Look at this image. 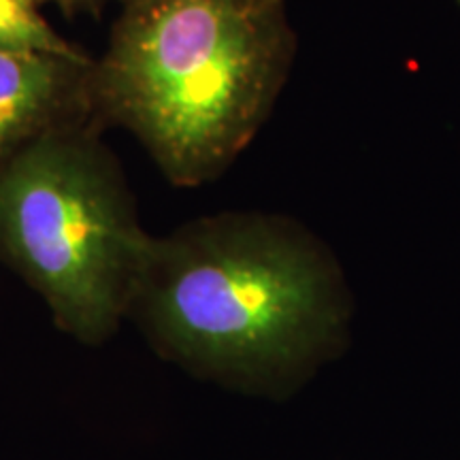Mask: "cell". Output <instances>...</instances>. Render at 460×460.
<instances>
[{"label":"cell","instance_id":"1","mask_svg":"<svg viewBox=\"0 0 460 460\" xmlns=\"http://www.w3.org/2000/svg\"><path fill=\"white\" fill-rule=\"evenodd\" d=\"M92 62L99 126L141 143L172 186L222 175L254 141L296 54L286 0H122Z\"/></svg>","mask_w":460,"mask_h":460},{"label":"cell","instance_id":"3","mask_svg":"<svg viewBox=\"0 0 460 460\" xmlns=\"http://www.w3.org/2000/svg\"><path fill=\"white\" fill-rule=\"evenodd\" d=\"M99 132L96 122L66 126L0 164V262L85 345L118 332L152 243Z\"/></svg>","mask_w":460,"mask_h":460},{"label":"cell","instance_id":"5","mask_svg":"<svg viewBox=\"0 0 460 460\" xmlns=\"http://www.w3.org/2000/svg\"><path fill=\"white\" fill-rule=\"evenodd\" d=\"M0 48L45 51L66 58H90L45 20L37 0H0Z\"/></svg>","mask_w":460,"mask_h":460},{"label":"cell","instance_id":"2","mask_svg":"<svg viewBox=\"0 0 460 460\" xmlns=\"http://www.w3.org/2000/svg\"><path fill=\"white\" fill-rule=\"evenodd\" d=\"M335 307V275L301 230L222 214L152 237L126 318L169 360L261 379L312 352Z\"/></svg>","mask_w":460,"mask_h":460},{"label":"cell","instance_id":"8","mask_svg":"<svg viewBox=\"0 0 460 460\" xmlns=\"http://www.w3.org/2000/svg\"><path fill=\"white\" fill-rule=\"evenodd\" d=\"M458 3H460V0H458Z\"/></svg>","mask_w":460,"mask_h":460},{"label":"cell","instance_id":"4","mask_svg":"<svg viewBox=\"0 0 460 460\" xmlns=\"http://www.w3.org/2000/svg\"><path fill=\"white\" fill-rule=\"evenodd\" d=\"M92 62L0 48V164L48 132L94 122Z\"/></svg>","mask_w":460,"mask_h":460},{"label":"cell","instance_id":"7","mask_svg":"<svg viewBox=\"0 0 460 460\" xmlns=\"http://www.w3.org/2000/svg\"><path fill=\"white\" fill-rule=\"evenodd\" d=\"M99 3H107V0H90V7H94V4ZM118 3H122V0H118Z\"/></svg>","mask_w":460,"mask_h":460},{"label":"cell","instance_id":"6","mask_svg":"<svg viewBox=\"0 0 460 460\" xmlns=\"http://www.w3.org/2000/svg\"><path fill=\"white\" fill-rule=\"evenodd\" d=\"M39 4H58L60 9H75V7H90V0H37Z\"/></svg>","mask_w":460,"mask_h":460}]
</instances>
